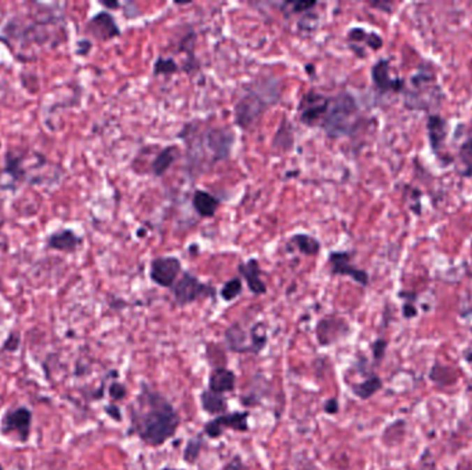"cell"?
Listing matches in <instances>:
<instances>
[{
  "label": "cell",
  "mask_w": 472,
  "mask_h": 470,
  "mask_svg": "<svg viewBox=\"0 0 472 470\" xmlns=\"http://www.w3.org/2000/svg\"><path fill=\"white\" fill-rule=\"evenodd\" d=\"M162 470H181V469H175V468H163Z\"/></svg>",
  "instance_id": "41"
},
{
  "label": "cell",
  "mask_w": 472,
  "mask_h": 470,
  "mask_svg": "<svg viewBox=\"0 0 472 470\" xmlns=\"http://www.w3.org/2000/svg\"><path fill=\"white\" fill-rule=\"evenodd\" d=\"M108 392H110V396H111V399H112L114 402H120V400H123V399L126 397V395H127L126 386H124L123 384H120V382H112V384L110 385Z\"/></svg>",
  "instance_id": "32"
},
{
  "label": "cell",
  "mask_w": 472,
  "mask_h": 470,
  "mask_svg": "<svg viewBox=\"0 0 472 470\" xmlns=\"http://www.w3.org/2000/svg\"><path fill=\"white\" fill-rule=\"evenodd\" d=\"M18 345H20V338L15 334H11L8 335L7 341L3 345V351H17Z\"/></svg>",
  "instance_id": "35"
},
{
  "label": "cell",
  "mask_w": 472,
  "mask_h": 470,
  "mask_svg": "<svg viewBox=\"0 0 472 470\" xmlns=\"http://www.w3.org/2000/svg\"><path fill=\"white\" fill-rule=\"evenodd\" d=\"M239 273L246 280L249 290L254 295H264L267 293V285L261 279L260 262L254 258L239 265Z\"/></svg>",
  "instance_id": "13"
},
{
  "label": "cell",
  "mask_w": 472,
  "mask_h": 470,
  "mask_svg": "<svg viewBox=\"0 0 472 470\" xmlns=\"http://www.w3.org/2000/svg\"><path fill=\"white\" fill-rule=\"evenodd\" d=\"M202 139L206 149L212 153L213 163H219L230 158L235 144V134L228 127H214L209 128Z\"/></svg>",
  "instance_id": "6"
},
{
  "label": "cell",
  "mask_w": 472,
  "mask_h": 470,
  "mask_svg": "<svg viewBox=\"0 0 472 470\" xmlns=\"http://www.w3.org/2000/svg\"><path fill=\"white\" fill-rule=\"evenodd\" d=\"M250 335H251V342L254 348V354H258L261 352L265 345L268 344V337H267V327L264 323H257L250 328Z\"/></svg>",
  "instance_id": "26"
},
{
  "label": "cell",
  "mask_w": 472,
  "mask_h": 470,
  "mask_svg": "<svg viewBox=\"0 0 472 470\" xmlns=\"http://www.w3.org/2000/svg\"><path fill=\"white\" fill-rule=\"evenodd\" d=\"M224 470H247V468L242 462L240 457H234V460L224 468Z\"/></svg>",
  "instance_id": "38"
},
{
  "label": "cell",
  "mask_w": 472,
  "mask_h": 470,
  "mask_svg": "<svg viewBox=\"0 0 472 470\" xmlns=\"http://www.w3.org/2000/svg\"><path fill=\"white\" fill-rule=\"evenodd\" d=\"M329 265L333 275L348 276L363 287L369 285L367 272L355 266L353 264V254L348 251H332L329 254Z\"/></svg>",
  "instance_id": "9"
},
{
  "label": "cell",
  "mask_w": 472,
  "mask_h": 470,
  "mask_svg": "<svg viewBox=\"0 0 472 470\" xmlns=\"http://www.w3.org/2000/svg\"><path fill=\"white\" fill-rule=\"evenodd\" d=\"M221 202L214 195L209 193L207 190H195L192 197V206L196 214L202 218H212L216 215Z\"/></svg>",
  "instance_id": "17"
},
{
  "label": "cell",
  "mask_w": 472,
  "mask_h": 470,
  "mask_svg": "<svg viewBox=\"0 0 472 470\" xmlns=\"http://www.w3.org/2000/svg\"><path fill=\"white\" fill-rule=\"evenodd\" d=\"M101 4L104 6V7H107V8H119L120 7V4L119 3H104V1H101Z\"/></svg>",
  "instance_id": "40"
},
{
  "label": "cell",
  "mask_w": 472,
  "mask_h": 470,
  "mask_svg": "<svg viewBox=\"0 0 472 470\" xmlns=\"http://www.w3.org/2000/svg\"><path fill=\"white\" fill-rule=\"evenodd\" d=\"M242 291H243V285H242L240 278H234L223 286L220 295L226 302H233L239 295L242 294Z\"/></svg>",
  "instance_id": "30"
},
{
  "label": "cell",
  "mask_w": 472,
  "mask_h": 470,
  "mask_svg": "<svg viewBox=\"0 0 472 470\" xmlns=\"http://www.w3.org/2000/svg\"><path fill=\"white\" fill-rule=\"evenodd\" d=\"M359 107L350 93H340L332 97L330 107L322 120L320 128L329 138H341L354 132L357 126Z\"/></svg>",
  "instance_id": "3"
},
{
  "label": "cell",
  "mask_w": 472,
  "mask_h": 470,
  "mask_svg": "<svg viewBox=\"0 0 472 470\" xmlns=\"http://www.w3.org/2000/svg\"><path fill=\"white\" fill-rule=\"evenodd\" d=\"M105 412H107V415L110 416V418H112L114 420H118V422H120L121 420V411H120V409H119L118 406L117 404H110V406H105Z\"/></svg>",
  "instance_id": "36"
},
{
  "label": "cell",
  "mask_w": 472,
  "mask_h": 470,
  "mask_svg": "<svg viewBox=\"0 0 472 470\" xmlns=\"http://www.w3.org/2000/svg\"><path fill=\"white\" fill-rule=\"evenodd\" d=\"M428 127V138L432 152L439 158L442 155L445 141L448 137V123L446 120L438 115H431L427 121Z\"/></svg>",
  "instance_id": "14"
},
{
  "label": "cell",
  "mask_w": 472,
  "mask_h": 470,
  "mask_svg": "<svg viewBox=\"0 0 472 470\" xmlns=\"http://www.w3.org/2000/svg\"><path fill=\"white\" fill-rule=\"evenodd\" d=\"M325 411L330 415H334L337 414L339 410H340V404H339V400L337 399H329L326 403H325Z\"/></svg>",
  "instance_id": "37"
},
{
  "label": "cell",
  "mask_w": 472,
  "mask_h": 470,
  "mask_svg": "<svg viewBox=\"0 0 472 470\" xmlns=\"http://www.w3.org/2000/svg\"><path fill=\"white\" fill-rule=\"evenodd\" d=\"M249 411H234L220 415L205 425V434L209 439H220L226 430L247 432L249 430Z\"/></svg>",
  "instance_id": "8"
},
{
  "label": "cell",
  "mask_w": 472,
  "mask_h": 470,
  "mask_svg": "<svg viewBox=\"0 0 472 470\" xmlns=\"http://www.w3.org/2000/svg\"><path fill=\"white\" fill-rule=\"evenodd\" d=\"M429 377L435 382H438L441 385H449V384H452L456 379V377H453L452 368H449V367H439V365H435L432 368Z\"/></svg>",
  "instance_id": "31"
},
{
  "label": "cell",
  "mask_w": 472,
  "mask_h": 470,
  "mask_svg": "<svg viewBox=\"0 0 472 470\" xmlns=\"http://www.w3.org/2000/svg\"><path fill=\"white\" fill-rule=\"evenodd\" d=\"M179 158V149L177 146H166L163 148L158 155L156 158L154 159L152 162V173L156 176H163L168 170L176 163Z\"/></svg>",
  "instance_id": "20"
},
{
  "label": "cell",
  "mask_w": 472,
  "mask_h": 470,
  "mask_svg": "<svg viewBox=\"0 0 472 470\" xmlns=\"http://www.w3.org/2000/svg\"><path fill=\"white\" fill-rule=\"evenodd\" d=\"M383 388V381L380 377L377 375H370L366 381L360 382V384H355L351 386L353 393L355 396H357L362 400H367L371 396H374L380 389Z\"/></svg>",
  "instance_id": "24"
},
{
  "label": "cell",
  "mask_w": 472,
  "mask_h": 470,
  "mask_svg": "<svg viewBox=\"0 0 472 470\" xmlns=\"http://www.w3.org/2000/svg\"><path fill=\"white\" fill-rule=\"evenodd\" d=\"M281 100V82L272 77L256 79L246 86L235 105V123L242 130L253 127L265 111Z\"/></svg>",
  "instance_id": "2"
},
{
  "label": "cell",
  "mask_w": 472,
  "mask_h": 470,
  "mask_svg": "<svg viewBox=\"0 0 472 470\" xmlns=\"http://www.w3.org/2000/svg\"><path fill=\"white\" fill-rule=\"evenodd\" d=\"M417 314V310L414 309L413 306L412 305H405L404 306V316L405 317H408V319H411V317H414Z\"/></svg>",
  "instance_id": "39"
},
{
  "label": "cell",
  "mask_w": 472,
  "mask_h": 470,
  "mask_svg": "<svg viewBox=\"0 0 472 470\" xmlns=\"http://www.w3.org/2000/svg\"><path fill=\"white\" fill-rule=\"evenodd\" d=\"M203 447V437L202 434H198L196 437H192L188 440L185 448H184V461L188 464H195L196 460L199 458V454Z\"/></svg>",
  "instance_id": "27"
},
{
  "label": "cell",
  "mask_w": 472,
  "mask_h": 470,
  "mask_svg": "<svg viewBox=\"0 0 472 470\" xmlns=\"http://www.w3.org/2000/svg\"><path fill=\"white\" fill-rule=\"evenodd\" d=\"M224 338H226L227 348L231 352L253 353L254 354L250 331L246 333L239 324H233L231 327H228L226 330Z\"/></svg>",
  "instance_id": "15"
},
{
  "label": "cell",
  "mask_w": 472,
  "mask_h": 470,
  "mask_svg": "<svg viewBox=\"0 0 472 470\" xmlns=\"http://www.w3.org/2000/svg\"><path fill=\"white\" fill-rule=\"evenodd\" d=\"M32 425V412L27 407H18L15 410L6 412L1 419V433L11 434L17 433L18 439L25 443L31 434Z\"/></svg>",
  "instance_id": "10"
},
{
  "label": "cell",
  "mask_w": 472,
  "mask_h": 470,
  "mask_svg": "<svg viewBox=\"0 0 472 470\" xmlns=\"http://www.w3.org/2000/svg\"><path fill=\"white\" fill-rule=\"evenodd\" d=\"M293 128H290L288 120H285L279 128H278V132L275 134V138L272 141V146L279 149V151H289L292 146H293Z\"/></svg>",
  "instance_id": "25"
},
{
  "label": "cell",
  "mask_w": 472,
  "mask_h": 470,
  "mask_svg": "<svg viewBox=\"0 0 472 470\" xmlns=\"http://www.w3.org/2000/svg\"><path fill=\"white\" fill-rule=\"evenodd\" d=\"M371 80L380 93H399L405 89V82L402 79L391 77L388 59H378L373 65Z\"/></svg>",
  "instance_id": "12"
},
{
  "label": "cell",
  "mask_w": 472,
  "mask_h": 470,
  "mask_svg": "<svg viewBox=\"0 0 472 470\" xmlns=\"http://www.w3.org/2000/svg\"><path fill=\"white\" fill-rule=\"evenodd\" d=\"M82 237L76 235L72 229H64L49 236L46 245L50 250L61 252H75L82 245Z\"/></svg>",
  "instance_id": "16"
},
{
  "label": "cell",
  "mask_w": 472,
  "mask_h": 470,
  "mask_svg": "<svg viewBox=\"0 0 472 470\" xmlns=\"http://www.w3.org/2000/svg\"><path fill=\"white\" fill-rule=\"evenodd\" d=\"M173 294L178 306H186L198 299L216 296V290L212 286L202 283L195 275L184 272L181 279L173 286Z\"/></svg>",
  "instance_id": "5"
},
{
  "label": "cell",
  "mask_w": 472,
  "mask_h": 470,
  "mask_svg": "<svg viewBox=\"0 0 472 470\" xmlns=\"http://www.w3.org/2000/svg\"><path fill=\"white\" fill-rule=\"evenodd\" d=\"M181 271L182 266L177 257H158L151 262L149 278L159 287L173 289V286L177 283Z\"/></svg>",
  "instance_id": "7"
},
{
  "label": "cell",
  "mask_w": 472,
  "mask_h": 470,
  "mask_svg": "<svg viewBox=\"0 0 472 470\" xmlns=\"http://www.w3.org/2000/svg\"><path fill=\"white\" fill-rule=\"evenodd\" d=\"M332 97L318 93L315 90L307 91L298 104V118L300 121L307 127H320L322 120L325 118Z\"/></svg>",
  "instance_id": "4"
},
{
  "label": "cell",
  "mask_w": 472,
  "mask_h": 470,
  "mask_svg": "<svg viewBox=\"0 0 472 470\" xmlns=\"http://www.w3.org/2000/svg\"><path fill=\"white\" fill-rule=\"evenodd\" d=\"M288 245L295 247L301 254L307 257H314L318 255L320 251V243L318 238L314 236L307 235V234H295L289 238Z\"/></svg>",
  "instance_id": "21"
},
{
  "label": "cell",
  "mask_w": 472,
  "mask_h": 470,
  "mask_svg": "<svg viewBox=\"0 0 472 470\" xmlns=\"http://www.w3.org/2000/svg\"><path fill=\"white\" fill-rule=\"evenodd\" d=\"M371 351H373V356L376 358L377 363H380L384 356H385V351H387V341L384 340H377L373 345H371Z\"/></svg>",
  "instance_id": "33"
},
{
  "label": "cell",
  "mask_w": 472,
  "mask_h": 470,
  "mask_svg": "<svg viewBox=\"0 0 472 470\" xmlns=\"http://www.w3.org/2000/svg\"><path fill=\"white\" fill-rule=\"evenodd\" d=\"M179 70L177 62L170 57H158L154 63V75L155 76H168L177 73Z\"/></svg>",
  "instance_id": "29"
},
{
  "label": "cell",
  "mask_w": 472,
  "mask_h": 470,
  "mask_svg": "<svg viewBox=\"0 0 472 470\" xmlns=\"http://www.w3.org/2000/svg\"><path fill=\"white\" fill-rule=\"evenodd\" d=\"M86 31L96 39L107 42L111 39H115L120 36V28H119L117 20L114 15L108 11H101L96 14L86 25Z\"/></svg>",
  "instance_id": "11"
},
{
  "label": "cell",
  "mask_w": 472,
  "mask_h": 470,
  "mask_svg": "<svg viewBox=\"0 0 472 470\" xmlns=\"http://www.w3.org/2000/svg\"><path fill=\"white\" fill-rule=\"evenodd\" d=\"M131 430L148 446L161 447L177 433L181 418L172 403L148 384L128 407Z\"/></svg>",
  "instance_id": "1"
},
{
  "label": "cell",
  "mask_w": 472,
  "mask_h": 470,
  "mask_svg": "<svg viewBox=\"0 0 472 470\" xmlns=\"http://www.w3.org/2000/svg\"><path fill=\"white\" fill-rule=\"evenodd\" d=\"M288 6L293 7V13H304L316 6V1H289Z\"/></svg>",
  "instance_id": "34"
},
{
  "label": "cell",
  "mask_w": 472,
  "mask_h": 470,
  "mask_svg": "<svg viewBox=\"0 0 472 470\" xmlns=\"http://www.w3.org/2000/svg\"><path fill=\"white\" fill-rule=\"evenodd\" d=\"M0 470H3V467H1V465H0Z\"/></svg>",
  "instance_id": "42"
},
{
  "label": "cell",
  "mask_w": 472,
  "mask_h": 470,
  "mask_svg": "<svg viewBox=\"0 0 472 470\" xmlns=\"http://www.w3.org/2000/svg\"><path fill=\"white\" fill-rule=\"evenodd\" d=\"M200 404L203 411L207 414H223L228 409L227 399L224 397V395L214 393L209 389L200 393Z\"/></svg>",
  "instance_id": "22"
},
{
  "label": "cell",
  "mask_w": 472,
  "mask_h": 470,
  "mask_svg": "<svg viewBox=\"0 0 472 470\" xmlns=\"http://www.w3.org/2000/svg\"><path fill=\"white\" fill-rule=\"evenodd\" d=\"M236 375L228 368H214L209 375V391L224 395L235 389Z\"/></svg>",
  "instance_id": "18"
},
{
  "label": "cell",
  "mask_w": 472,
  "mask_h": 470,
  "mask_svg": "<svg viewBox=\"0 0 472 470\" xmlns=\"http://www.w3.org/2000/svg\"><path fill=\"white\" fill-rule=\"evenodd\" d=\"M348 42L350 43H360L364 42L371 50H378L383 47V39L376 32H367L363 28H353L348 31Z\"/></svg>",
  "instance_id": "23"
},
{
  "label": "cell",
  "mask_w": 472,
  "mask_h": 470,
  "mask_svg": "<svg viewBox=\"0 0 472 470\" xmlns=\"http://www.w3.org/2000/svg\"><path fill=\"white\" fill-rule=\"evenodd\" d=\"M347 324L339 319H323L318 323L316 335L318 341L322 345H330L337 340V337L344 335Z\"/></svg>",
  "instance_id": "19"
},
{
  "label": "cell",
  "mask_w": 472,
  "mask_h": 470,
  "mask_svg": "<svg viewBox=\"0 0 472 470\" xmlns=\"http://www.w3.org/2000/svg\"><path fill=\"white\" fill-rule=\"evenodd\" d=\"M459 159L463 166L462 174L464 176H472V137L466 139L460 146Z\"/></svg>",
  "instance_id": "28"
}]
</instances>
